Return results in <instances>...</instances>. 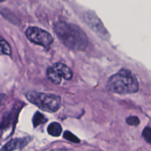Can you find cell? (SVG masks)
<instances>
[{
  "instance_id": "1",
  "label": "cell",
  "mask_w": 151,
  "mask_h": 151,
  "mask_svg": "<svg viewBox=\"0 0 151 151\" xmlns=\"http://www.w3.org/2000/svg\"><path fill=\"white\" fill-rule=\"evenodd\" d=\"M55 32L66 47L77 50H83L88 45V38L85 32L77 25L64 22L55 26Z\"/></svg>"
},
{
  "instance_id": "2",
  "label": "cell",
  "mask_w": 151,
  "mask_h": 151,
  "mask_svg": "<svg viewBox=\"0 0 151 151\" xmlns=\"http://www.w3.org/2000/svg\"><path fill=\"white\" fill-rule=\"evenodd\" d=\"M139 88V82L135 75L125 69L111 77L107 83L108 90L115 94H132L137 92Z\"/></svg>"
},
{
  "instance_id": "3",
  "label": "cell",
  "mask_w": 151,
  "mask_h": 151,
  "mask_svg": "<svg viewBox=\"0 0 151 151\" xmlns=\"http://www.w3.org/2000/svg\"><path fill=\"white\" fill-rule=\"evenodd\" d=\"M27 98L30 103L47 112H55L60 107L61 100L57 95L31 91L27 94Z\"/></svg>"
},
{
  "instance_id": "4",
  "label": "cell",
  "mask_w": 151,
  "mask_h": 151,
  "mask_svg": "<svg viewBox=\"0 0 151 151\" xmlns=\"http://www.w3.org/2000/svg\"><path fill=\"white\" fill-rule=\"evenodd\" d=\"M26 36L32 42L47 49L53 42V38L49 32L35 27H31L27 29Z\"/></svg>"
},
{
  "instance_id": "5",
  "label": "cell",
  "mask_w": 151,
  "mask_h": 151,
  "mask_svg": "<svg viewBox=\"0 0 151 151\" xmlns=\"http://www.w3.org/2000/svg\"><path fill=\"white\" fill-rule=\"evenodd\" d=\"M47 77L53 83L59 84L62 81V79L66 81L72 79V72L65 64L57 63L49 68L47 70Z\"/></svg>"
},
{
  "instance_id": "6",
  "label": "cell",
  "mask_w": 151,
  "mask_h": 151,
  "mask_svg": "<svg viewBox=\"0 0 151 151\" xmlns=\"http://www.w3.org/2000/svg\"><path fill=\"white\" fill-rule=\"evenodd\" d=\"M85 20L88 24V26L100 35L101 38L105 39H109V32L106 29L105 27L102 24L101 21L97 17L94 13L88 12L85 14Z\"/></svg>"
},
{
  "instance_id": "7",
  "label": "cell",
  "mask_w": 151,
  "mask_h": 151,
  "mask_svg": "<svg viewBox=\"0 0 151 151\" xmlns=\"http://www.w3.org/2000/svg\"><path fill=\"white\" fill-rule=\"evenodd\" d=\"M18 113H19V110H17L16 108H15L10 111V113L8 114L7 116L3 118L2 122L0 125V131H1V134L11 127H13V128L14 127L15 123H16V118H17Z\"/></svg>"
},
{
  "instance_id": "8",
  "label": "cell",
  "mask_w": 151,
  "mask_h": 151,
  "mask_svg": "<svg viewBox=\"0 0 151 151\" xmlns=\"http://www.w3.org/2000/svg\"><path fill=\"white\" fill-rule=\"evenodd\" d=\"M30 141L28 138L16 139L7 142L0 151H13L17 149L22 148Z\"/></svg>"
},
{
  "instance_id": "9",
  "label": "cell",
  "mask_w": 151,
  "mask_h": 151,
  "mask_svg": "<svg viewBox=\"0 0 151 151\" xmlns=\"http://www.w3.org/2000/svg\"><path fill=\"white\" fill-rule=\"evenodd\" d=\"M47 131L52 137H59L62 133V128L58 122H52L48 126Z\"/></svg>"
},
{
  "instance_id": "10",
  "label": "cell",
  "mask_w": 151,
  "mask_h": 151,
  "mask_svg": "<svg viewBox=\"0 0 151 151\" xmlns=\"http://www.w3.org/2000/svg\"><path fill=\"white\" fill-rule=\"evenodd\" d=\"M10 54H11V49L10 45L4 38H0V55H10Z\"/></svg>"
},
{
  "instance_id": "11",
  "label": "cell",
  "mask_w": 151,
  "mask_h": 151,
  "mask_svg": "<svg viewBox=\"0 0 151 151\" xmlns=\"http://www.w3.org/2000/svg\"><path fill=\"white\" fill-rule=\"evenodd\" d=\"M46 121H47V119L45 118V116L42 114L40 113L39 111H38L34 115L33 119H32V124H33V126L36 128L38 125L44 123Z\"/></svg>"
},
{
  "instance_id": "12",
  "label": "cell",
  "mask_w": 151,
  "mask_h": 151,
  "mask_svg": "<svg viewBox=\"0 0 151 151\" xmlns=\"http://www.w3.org/2000/svg\"><path fill=\"white\" fill-rule=\"evenodd\" d=\"M63 137L66 140H68L69 142H72L73 143H79L81 142V140L76 136H75L73 134L69 132V131H65L64 134H63Z\"/></svg>"
},
{
  "instance_id": "13",
  "label": "cell",
  "mask_w": 151,
  "mask_h": 151,
  "mask_svg": "<svg viewBox=\"0 0 151 151\" xmlns=\"http://www.w3.org/2000/svg\"><path fill=\"white\" fill-rule=\"evenodd\" d=\"M126 122L128 125H134V126H137L139 124V119L137 116H131L126 119Z\"/></svg>"
},
{
  "instance_id": "14",
  "label": "cell",
  "mask_w": 151,
  "mask_h": 151,
  "mask_svg": "<svg viewBox=\"0 0 151 151\" xmlns=\"http://www.w3.org/2000/svg\"><path fill=\"white\" fill-rule=\"evenodd\" d=\"M142 135H143V137L145 138V139L147 141V142L149 143V144H150L151 143V128H149V127L146 128L143 131Z\"/></svg>"
},
{
  "instance_id": "15",
  "label": "cell",
  "mask_w": 151,
  "mask_h": 151,
  "mask_svg": "<svg viewBox=\"0 0 151 151\" xmlns=\"http://www.w3.org/2000/svg\"><path fill=\"white\" fill-rule=\"evenodd\" d=\"M4 1V0H0V2H1V1Z\"/></svg>"
}]
</instances>
